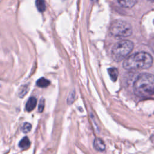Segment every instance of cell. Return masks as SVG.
<instances>
[{"label": "cell", "mask_w": 154, "mask_h": 154, "mask_svg": "<svg viewBox=\"0 0 154 154\" xmlns=\"http://www.w3.org/2000/svg\"><path fill=\"white\" fill-rule=\"evenodd\" d=\"M152 57L148 52H139L128 57L123 63V67L127 70H142L151 67Z\"/></svg>", "instance_id": "obj_1"}, {"label": "cell", "mask_w": 154, "mask_h": 154, "mask_svg": "<svg viewBox=\"0 0 154 154\" xmlns=\"http://www.w3.org/2000/svg\"><path fill=\"white\" fill-rule=\"evenodd\" d=\"M134 92L137 96L145 97L154 94V75L143 73L138 76L134 82Z\"/></svg>", "instance_id": "obj_2"}, {"label": "cell", "mask_w": 154, "mask_h": 154, "mask_svg": "<svg viewBox=\"0 0 154 154\" xmlns=\"http://www.w3.org/2000/svg\"><path fill=\"white\" fill-rule=\"evenodd\" d=\"M134 48V44L129 40H122L113 46L111 50L113 59L116 61H120L126 58Z\"/></svg>", "instance_id": "obj_3"}, {"label": "cell", "mask_w": 154, "mask_h": 154, "mask_svg": "<svg viewBox=\"0 0 154 154\" xmlns=\"http://www.w3.org/2000/svg\"><path fill=\"white\" fill-rule=\"evenodd\" d=\"M110 34L117 38H126L133 33L132 26L129 23L123 20L113 21L110 27Z\"/></svg>", "instance_id": "obj_4"}, {"label": "cell", "mask_w": 154, "mask_h": 154, "mask_svg": "<svg viewBox=\"0 0 154 154\" xmlns=\"http://www.w3.org/2000/svg\"><path fill=\"white\" fill-rule=\"evenodd\" d=\"M119 4L125 8H132L138 2V0H117Z\"/></svg>", "instance_id": "obj_5"}, {"label": "cell", "mask_w": 154, "mask_h": 154, "mask_svg": "<svg viewBox=\"0 0 154 154\" xmlns=\"http://www.w3.org/2000/svg\"><path fill=\"white\" fill-rule=\"evenodd\" d=\"M93 146L97 151L102 152L105 149V144L104 142L99 138H96L93 142Z\"/></svg>", "instance_id": "obj_6"}, {"label": "cell", "mask_w": 154, "mask_h": 154, "mask_svg": "<svg viewBox=\"0 0 154 154\" xmlns=\"http://www.w3.org/2000/svg\"><path fill=\"white\" fill-rule=\"evenodd\" d=\"M36 104H37V99L35 98V97H31L26 104V108L27 111L28 112L33 111L35 108Z\"/></svg>", "instance_id": "obj_7"}, {"label": "cell", "mask_w": 154, "mask_h": 154, "mask_svg": "<svg viewBox=\"0 0 154 154\" xmlns=\"http://www.w3.org/2000/svg\"><path fill=\"white\" fill-rule=\"evenodd\" d=\"M108 74L113 81H116L119 76V71L115 68H111L108 69Z\"/></svg>", "instance_id": "obj_8"}, {"label": "cell", "mask_w": 154, "mask_h": 154, "mask_svg": "<svg viewBox=\"0 0 154 154\" xmlns=\"http://www.w3.org/2000/svg\"><path fill=\"white\" fill-rule=\"evenodd\" d=\"M30 145V142L27 137H23L19 143V146L23 149H26L29 148Z\"/></svg>", "instance_id": "obj_9"}, {"label": "cell", "mask_w": 154, "mask_h": 154, "mask_svg": "<svg viewBox=\"0 0 154 154\" xmlns=\"http://www.w3.org/2000/svg\"><path fill=\"white\" fill-rule=\"evenodd\" d=\"M36 84L39 87L44 88V87H48V86L50 84V81L49 80H48L46 78L42 77V78H40V79H39L37 81Z\"/></svg>", "instance_id": "obj_10"}, {"label": "cell", "mask_w": 154, "mask_h": 154, "mask_svg": "<svg viewBox=\"0 0 154 154\" xmlns=\"http://www.w3.org/2000/svg\"><path fill=\"white\" fill-rule=\"evenodd\" d=\"M36 6L40 12H44L46 10V4L44 0H36Z\"/></svg>", "instance_id": "obj_11"}, {"label": "cell", "mask_w": 154, "mask_h": 154, "mask_svg": "<svg viewBox=\"0 0 154 154\" xmlns=\"http://www.w3.org/2000/svg\"><path fill=\"white\" fill-rule=\"evenodd\" d=\"M28 90V88L27 86H22L19 90V96L20 98H23V97L27 93Z\"/></svg>", "instance_id": "obj_12"}, {"label": "cell", "mask_w": 154, "mask_h": 154, "mask_svg": "<svg viewBox=\"0 0 154 154\" xmlns=\"http://www.w3.org/2000/svg\"><path fill=\"white\" fill-rule=\"evenodd\" d=\"M31 128H32L31 125L30 124H29V123L26 122V123H25L22 125V131L24 133H29L31 131Z\"/></svg>", "instance_id": "obj_13"}, {"label": "cell", "mask_w": 154, "mask_h": 154, "mask_svg": "<svg viewBox=\"0 0 154 154\" xmlns=\"http://www.w3.org/2000/svg\"><path fill=\"white\" fill-rule=\"evenodd\" d=\"M75 98V92L74 91H72L70 92V93L69 95V97L68 98V104H72L73 102H74Z\"/></svg>", "instance_id": "obj_14"}, {"label": "cell", "mask_w": 154, "mask_h": 154, "mask_svg": "<svg viewBox=\"0 0 154 154\" xmlns=\"http://www.w3.org/2000/svg\"><path fill=\"white\" fill-rule=\"evenodd\" d=\"M45 108V100L44 99L42 98L39 101L38 111L39 113H42Z\"/></svg>", "instance_id": "obj_15"}, {"label": "cell", "mask_w": 154, "mask_h": 154, "mask_svg": "<svg viewBox=\"0 0 154 154\" xmlns=\"http://www.w3.org/2000/svg\"><path fill=\"white\" fill-rule=\"evenodd\" d=\"M92 1H93V2H95V1H97V0H92Z\"/></svg>", "instance_id": "obj_16"}]
</instances>
